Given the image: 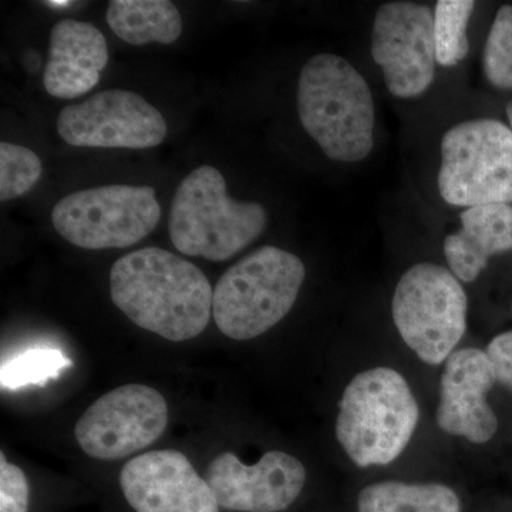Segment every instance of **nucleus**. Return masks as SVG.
Wrapping results in <instances>:
<instances>
[{
	"instance_id": "aec40b11",
	"label": "nucleus",
	"mask_w": 512,
	"mask_h": 512,
	"mask_svg": "<svg viewBox=\"0 0 512 512\" xmlns=\"http://www.w3.org/2000/svg\"><path fill=\"white\" fill-rule=\"evenodd\" d=\"M72 365V360L60 350L32 349L9 360L8 363H3L0 383L2 389L8 390L22 389L29 384L43 386L49 380L62 375L63 370Z\"/></svg>"
},
{
	"instance_id": "39448f33",
	"label": "nucleus",
	"mask_w": 512,
	"mask_h": 512,
	"mask_svg": "<svg viewBox=\"0 0 512 512\" xmlns=\"http://www.w3.org/2000/svg\"><path fill=\"white\" fill-rule=\"evenodd\" d=\"M305 275L301 259L281 248L262 247L239 259L214 289L217 328L234 340L264 335L291 312Z\"/></svg>"
},
{
	"instance_id": "9b49d317",
	"label": "nucleus",
	"mask_w": 512,
	"mask_h": 512,
	"mask_svg": "<svg viewBox=\"0 0 512 512\" xmlns=\"http://www.w3.org/2000/svg\"><path fill=\"white\" fill-rule=\"evenodd\" d=\"M57 133L74 147L146 150L163 143L168 127L163 114L140 94L113 89L64 107Z\"/></svg>"
},
{
	"instance_id": "dca6fc26",
	"label": "nucleus",
	"mask_w": 512,
	"mask_h": 512,
	"mask_svg": "<svg viewBox=\"0 0 512 512\" xmlns=\"http://www.w3.org/2000/svg\"><path fill=\"white\" fill-rule=\"evenodd\" d=\"M460 221V231L444 241V255L458 281L473 282L491 256L512 251V205L467 208Z\"/></svg>"
},
{
	"instance_id": "4468645a",
	"label": "nucleus",
	"mask_w": 512,
	"mask_h": 512,
	"mask_svg": "<svg viewBox=\"0 0 512 512\" xmlns=\"http://www.w3.org/2000/svg\"><path fill=\"white\" fill-rule=\"evenodd\" d=\"M495 383L493 365L483 350L467 348L451 353L441 375L436 414L440 429L474 444L493 439L498 420L487 394Z\"/></svg>"
},
{
	"instance_id": "f3484780",
	"label": "nucleus",
	"mask_w": 512,
	"mask_h": 512,
	"mask_svg": "<svg viewBox=\"0 0 512 512\" xmlns=\"http://www.w3.org/2000/svg\"><path fill=\"white\" fill-rule=\"evenodd\" d=\"M107 23L114 35L133 46L171 45L183 33V19L170 0H111Z\"/></svg>"
},
{
	"instance_id": "7ed1b4c3",
	"label": "nucleus",
	"mask_w": 512,
	"mask_h": 512,
	"mask_svg": "<svg viewBox=\"0 0 512 512\" xmlns=\"http://www.w3.org/2000/svg\"><path fill=\"white\" fill-rule=\"evenodd\" d=\"M419 419L407 380L389 367H375L346 386L336 437L357 467L387 466L409 446Z\"/></svg>"
},
{
	"instance_id": "6e6552de",
	"label": "nucleus",
	"mask_w": 512,
	"mask_h": 512,
	"mask_svg": "<svg viewBox=\"0 0 512 512\" xmlns=\"http://www.w3.org/2000/svg\"><path fill=\"white\" fill-rule=\"evenodd\" d=\"M160 218V202L148 185H104L73 192L52 211L60 237L84 249L136 245L156 229Z\"/></svg>"
},
{
	"instance_id": "20e7f679",
	"label": "nucleus",
	"mask_w": 512,
	"mask_h": 512,
	"mask_svg": "<svg viewBox=\"0 0 512 512\" xmlns=\"http://www.w3.org/2000/svg\"><path fill=\"white\" fill-rule=\"evenodd\" d=\"M266 224L264 205L232 200L220 170L202 165L178 185L168 231L181 254L222 262L258 239Z\"/></svg>"
},
{
	"instance_id": "2eb2a0df",
	"label": "nucleus",
	"mask_w": 512,
	"mask_h": 512,
	"mask_svg": "<svg viewBox=\"0 0 512 512\" xmlns=\"http://www.w3.org/2000/svg\"><path fill=\"white\" fill-rule=\"evenodd\" d=\"M109 63V47L92 23L64 19L50 33L49 60L43 83L57 99H74L89 93L100 82Z\"/></svg>"
},
{
	"instance_id": "4be33fe9",
	"label": "nucleus",
	"mask_w": 512,
	"mask_h": 512,
	"mask_svg": "<svg viewBox=\"0 0 512 512\" xmlns=\"http://www.w3.org/2000/svg\"><path fill=\"white\" fill-rule=\"evenodd\" d=\"M483 67L493 86L512 90V6H503L495 16L485 42Z\"/></svg>"
},
{
	"instance_id": "412c9836",
	"label": "nucleus",
	"mask_w": 512,
	"mask_h": 512,
	"mask_svg": "<svg viewBox=\"0 0 512 512\" xmlns=\"http://www.w3.org/2000/svg\"><path fill=\"white\" fill-rule=\"evenodd\" d=\"M43 174L35 151L18 144H0V201L22 197L32 190Z\"/></svg>"
},
{
	"instance_id": "9d476101",
	"label": "nucleus",
	"mask_w": 512,
	"mask_h": 512,
	"mask_svg": "<svg viewBox=\"0 0 512 512\" xmlns=\"http://www.w3.org/2000/svg\"><path fill=\"white\" fill-rule=\"evenodd\" d=\"M372 56L387 89L399 99L426 92L434 80L437 55L434 13L414 2H389L376 12Z\"/></svg>"
},
{
	"instance_id": "a211bd4d",
	"label": "nucleus",
	"mask_w": 512,
	"mask_h": 512,
	"mask_svg": "<svg viewBox=\"0 0 512 512\" xmlns=\"http://www.w3.org/2000/svg\"><path fill=\"white\" fill-rule=\"evenodd\" d=\"M359 512H461L458 495L444 484L382 481L363 488Z\"/></svg>"
},
{
	"instance_id": "1a4fd4ad",
	"label": "nucleus",
	"mask_w": 512,
	"mask_h": 512,
	"mask_svg": "<svg viewBox=\"0 0 512 512\" xmlns=\"http://www.w3.org/2000/svg\"><path fill=\"white\" fill-rule=\"evenodd\" d=\"M163 394L146 384H126L101 396L77 421L74 436L87 456L121 460L150 447L167 429Z\"/></svg>"
},
{
	"instance_id": "ddd939ff",
	"label": "nucleus",
	"mask_w": 512,
	"mask_h": 512,
	"mask_svg": "<svg viewBox=\"0 0 512 512\" xmlns=\"http://www.w3.org/2000/svg\"><path fill=\"white\" fill-rule=\"evenodd\" d=\"M120 487L136 512H220L205 478L180 451H148L128 461Z\"/></svg>"
},
{
	"instance_id": "f257e3e1",
	"label": "nucleus",
	"mask_w": 512,
	"mask_h": 512,
	"mask_svg": "<svg viewBox=\"0 0 512 512\" xmlns=\"http://www.w3.org/2000/svg\"><path fill=\"white\" fill-rule=\"evenodd\" d=\"M111 301L131 322L171 342L204 332L214 291L198 266L165 249L121 256L110 271Z\"/></svg>"
},
{
	"instance_id": "0eeeda50",
	"label": "nucleus",
	"mask_w": 512,
	"mask_h": 512,
	"mask_svg": "<svg viewBox=\"0 0 512 512\" xmlns=\"http://www.w3.org/2000/svg\"><path fill=\"white\" fill-rule=\"evenodd\" d=\"M439 190L454 207L511 204V128L490 119L450 128L441 140Z\"/></svg>"
},
{
	"instance_id": "423d86ee",
	"label": "nucleus",
	"mask_w": 512,
	"mask_h": 512,
	"mask_svg": "<svg viewBox=\"0 0 512 512\" xmlns=\"http://www.w3.org/2000/svg\"><path fill=\"white\" fill-rule=\"evenodd\" d=\"M467 308L463 285L436 264H417L404 272L392 302L403 342L433 366L446 362L466 333Z\"/></svg>"
},
{
	"instance_id": "6ab92c4d",
	"label": "nucleus",
	"mask_w": 512,
	"mask_h": 512,
	"mask_svg": "<svg viewBox=\"0 0 512 512\" xmlns=\"http://www.w3.org/2000/svg\"><path fill=\"white\" fill-rule=\"evenodd\" d=\"M476 8L473 0H440L434 10L437 63L456 66L468 55L467 26Z\"/></svg>"
},
{
	"instance_id": "b1692460",
	"label": "nucleus",
	"mask_w": 512,
	"mask_h": 512,
	"mask_svg": "<svg viewBox=\"0 0 512 512\" xmlns=\"http://www.w3.org/2000/svg\"><path fill=\"white\" fill-rule=\"evenodd\" d=\"M485 353L493 365L497 382L512 390V332L495 336Z\"/></svg>"
},
{
	"instance_id": "5701e85b",
	"label": "nucleus",
	"mask_w": 512,
	"mask_h": 512,
	"mask_svg": "<svg viewBox=\"0 0 512 512\" xmlns=\"http://www.w3.org/2000/svg\"><path fill=\"white\" fill-rule=\"evenodd\" d=\"M29 483L22 468L0 454V512H29Z\"/></svg>"
},
{
	"instance_id": "f03ea898",
	"label": "nucleus",
	"mask_w": 512,
	"mask_h": 512,
	"mask_svg": "<svg viewBox=\"0 0 512 512\" xmlns=\"http://www.w3.org/2000/svg\"><path fill=\"white\" fill-rule=\"evenodd\" d=\"M298 113L306 133L330 160L357 163L372 151V92L343 57L319 53L306 62L299 74Z\"/></svg>"
},
{
	"instance_id": "393cba45",
	"label": "nucleus",
	"mask_w": 512,
	"mask_h": 512,
	"mask_svg": "<svg viewBox=\"0 0 512 512\" xmlns=\"http://www.w3.org/2000/svg\"><path fill=\"white\" fill-rule=\"evenodd\" d=\"M43 5L49 6V8L64 9L72 6L73 2H69V0H49V2H43Z\"/></svg>"
},
{
	"instance_id": "f8f14e48",
	"label": "nucleus",
	"mask_w": 512,
	"mask_h": 512,
	"mask_svg": "<svg viewBox=\"0 0 512 512\" xmlns=\"http://www.w3.org/2000/svg\"><path fill=\"white\" fill-rule=\"evenodd\" d=\"M205 480L221 508L238 512H281L291 507L306 483V470L285 451H269L254 466L232 453L211 461Z\"/></svg>"
},
{
	"instance_id": "a878e982",
	"label": "nucleus",
	"mask_w": 512,
	"mask_h": 512,
	"mask_svg": "<svg viewBox=\"0 0 512 512\" xmlns=\"http://www.w3.org/2000/svg\"><path fill=\"white\" fill-rule=\"evenodd\" d=\"M507 116H508V120H510V124H511V131H512V101L510 104H508V107H507Z\"/></svg>"
}]
</instances>
